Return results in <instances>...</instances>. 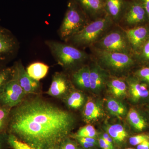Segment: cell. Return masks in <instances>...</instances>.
Instances as JSON below:
<instances>
[{
	"instance_id": "1",
	"label": "cell",
	"mask_w": 149,
	"mask_h": 149,
	"mask_svg": "<svg viewBox=\"0 0 149 149\" xmlns=\"http://www.w3.org/2000/svg\"><path fill=\"white\" fill-rule=\"evenodd\" d=\"M74 123L69 112L35 98L11 109L6 132L35 149H48L68 138Z\"/></svg>"
},
{
	"instance_id": "2",
	"label": "cell",
	"mask_w": 149,
	"mask_h": 149,
	"mask_svg": "<svg viewBox=\"0 0 149 149\" xmlns=\"http://www.w3.org/2000/svg\"><path fill=\"white\" fill-rule=\"evenodd\" d=\"M113 20L106 14L88 23L83 29L75 34L70 40L77 45L86 46L95 44L98 41L111 26Z\"/></svg>"
},
{
	"instance_id": "3",
	"label": "cell",
	"mask_w": 149,
	"mask_h": 149,
	"mask_svg": "<svg viewBox=\"0 0 149 149\" xmlns=\"http://www.w3.org/2000/svg\"><path fill=\"white\" fill-rule=\"evenodd\" d=\"M86 13L75 0H70L60 28L59 33L63 40L71 39L87 23Z\"/></svg>"
},
{
	"instance_id": "4",
	"label": "cell",
	"mask_w": 149,
	"mask_h": 149,
	"mask_svg": "<svg viewBox=\"0 0 149 149\" xmlns=\"http://www.w3.org/2000/svg\"><path fill=\"white\" fill-rule=\"evenodd\" d=\"M47 44L58 63L65 67L80 63L88 56L85 52L72 46L55 41H48Z\"/></svg>"
},
{
	"instance_id": "5",
	"label": "cell",
	"mask_w": 149,
	"mask_h": 149,
	"mask_svg": "<svg viewBox=\"0 0 149 149\" xmlns=\"http://www.w3.org/2000/svg\"><path fill=\"white\" fill-rule=\"evenodd\" d=\"M96 49L109 52L132 53L124 30H116L107 33L95 43Z\"/></svg>"
},
{
	"instance_id": "6",
	"label": "cell",
	"mask_w": 149,
	"mask_h": 149,
	"mask_svg": "<svg viewBox=\"0 0 149 149\" xmlns=\"http://www.w3.org/2000/svg\"><path fill=\"white\" fill-rule=\"evenodd\" d=\"M100 62L108 68L118 72L127 70L135 64L131 54L109 52L96 49Z\"/></svg>"
},
{
	"instance_id": "7",
	"label": "cell",
	"mask_w": 149,
	"mask_h": 149,
	"mask_svg": "<svg viewBox=\"0 0 149 149\" xmlns=\"http://www.w3.org/2000/svg\"><path fill=\"white\" fill-rule=\"evenodd\" d=\"M25 95L19 83L15 68L13 77L6 84L0 95V106L12 109L22 102Z\"/></svg>"
},
{
	"instance_id": "8",
	"label": "cell",
	"mask_w": 149,
	"mask_h": 149,
	"mask_svg": "<svg viewBox=\"0 0 149 149\" xmlns=\"http://www.w3.org/2000/svg\"><path fill=\"white\" fill-rule=\"evenodd\" d=\"M120 19L128 28L149 24L148 15L141 0L128 1Z\"/></svg>"
},
{
	"instance_id": "9",
	"label": "cell",
	"mask_w": 149,
	"mask_h": 149,
	"mask_svg": "<svg viewBox=\"0 0 149 149\" xmlns=\"http://www.w3.org/2000/svg\"><path fill=\"white\" fill-rule=\"evenodd\" d=\"M18 43L16 38L8 29L0 26V65L11 59L16 53Z\"/></svg>"
},
{
	"instance_id": "10",
	"label": "cell",
	"mask_w": 149,
	"mask_h": 149,
	"mask_svg": "<svg viewBox=\"0 0 149 149\" xmlns=\"http://www.w3.org/2000/svg\"><path fill=\"white\" fill-rule=\"evenodd\" d=\"M124 31L132 53L136 55L149 38V24L128 28Z\"/></svg>"
},
{
	"instance_id": "11",
	"label": "cell",
	"mask_w": 149,
	"mask_h": 149,
	"mask_svg": "<svg viewBox=\"0 0 149 149\" xmlns=\"http://www.w3.org/2000/svg\"><path fill=\"white\" fill-rule=\"evenodd\" d=\"M17 74L19 83L26 95L36 93L40 88V83L33 79L27 74L26 70L20 62L14 65Z\"/></svg>"
},
{
	"instance_id": "12",
	"label": "cell",
	"mask_w": 149,
	"mask_h": 149,
	"mask_svg": "<svg viewBox=\"0 0 149 149\" xmlns=\"http://www.w3.org/2000/svg\"><path fill=\"white\" fill-rule=\"evenodd\" d=\"M129 93L133 101L137 102L149 97L148 85L137 78L129 79Z\"/></svg>"
},
{
	"instance_id": "13",
	"label": "cell",
	"mask_w": 149,
	"mask_h": 149,
	"mask_svg": "<svg viewBox=\"0 0 149 149\" xmlns=\"http://www.w3.org/2000/svg\"><path fill=\"white\" fill-rule=\"evenodd\" d=\"M85 13L97 18L106 14L105 2L102 0H75Z\"/></svg>"
},
{
	"instance_id": "14",
	"label": "cell",
	"mask_w": 149,
	"mask_h": 149,
	"mask_svg": "<svg viewBox=\"0 0 149 149\" xmlns=\"http://www.w3.org/2000/svg\"><path fill=\"white\" fill-rule=\"evenodd\" d=\"M91 90L94 93L100 92L106 83L108 75L100 65H95L90 68Z\"/></svg>"
},
{
	"instance_id": "15",
	"label": "cell",
	"mask_w": 149,
	"mask_h": 149,
	"mask_svg": "<svg viewBox=\"0 0 149 149\" xmlns=\"http://www.w3.org/2000/svg\"><path fill=\"white\" fill-rule=\"evenodd\" d=\"M127 1L126 0H105V10L113 21L120 20L124 13Z\"/></svg>"
},
{
	"instance_id": "16",
	"label": "cell",
	"mask_w": 149,
	"mask_h": 149,
	"mask_svg": "<svg viewBox=\"0 0 149 149\" xmlns=\"http://www.w3.org/2000/svg\"><path fill=\"white\" fill-rule=\"evenodd\" d=\"M68 84L63 74L56 73L53 77L52 80L47 94L52 97H58L63 95L67 91Z\"/></svg>"
},
{
	"instance_id": "17",
	"label": "cell",
	"mask_w": 149,
	"mask_h": 149,
	"mask_svg": "<svg viewBox=\"0 0 149 149\" xmlns=\"http://www.w3.org/2000/svg\"><path fill=\"white\" fill-rule=\"evenodd\" d=\"M104 111L100 104L89 100L84 107L83 118L86 122L95 121L102 117Z\"/></svg>"
},
{
	"instance_id": "18",
	"label": "cell",
	"mask_w": 149,
	"mask_h": 149,
	"mask_svg": "<svg viewBox=\"0 0 149 149\" xmlns=\"http://www.w3.org/2000/svg\"><path fill=\"white\" fill-rule=\"evenodd\" d=\"M90 71L89 66L81 68L72 74L73 82L79 88L84 90H91Z\"/></svg>"
},
{
	"instance_id": "19",
	"label": "cell",
	"mask_w": 149,
	"mask_h": 149,
	"mask_svg": "<svg viewBox=\"0 0 149 149\" xmlns=\"http://www.w3.org/2000/svg\"><path fill=\"white\" fill-rule=\"evenodd\" d=\"M129 123L134 129L138 131H142L148 126L146 120L138 111L130 109L127 114Z\"/></svg>"
},
{
	"instance_id": "20",
	"label": "cell",
	"mask_w": 149,
	"mask_h": 149,
	"mask_svg": "<svg viewBox=\"0 0 149 149\" xmlns=\"http://www.w3.org/2000/svg\"><path fill=\"white\" fill-rule=\"evenodd\" d=\"M49 66L41 62H35L27 68V74L34 80L39 81L45 77L49 70Z\"/></svg>"
},
{
	"instance_id": "21",
	"label": "cell",
	"mask_w": 149,
	"mask_h": 149,
	"mask_svg": "<svg viewBox=\"0 0 149 149\" xmlns=\"http://www.w3.org/2000/svg\"><path fill=\"white\" fill-rule=\"evenodd\" d=\"M107 131L113 142L118 144L123 143L128 136L125 128L120 124L109 125L107 128Z\"/></svg>"
},
{
	"instance_id": "22",
	"label": "cell",
	"mask_w": 149,
	"mask_h": 149,
	"mask_svg": "<svg viewBox=\"0 0 149 149\" xmlns=\"http://www.w3.org/2000/svg\"><path fill=\"white\" fill-rule=\"evenodd\" d=\"M111 93L116 97H122L125 95L127 87L126 83L122 79L114 78L107 83Z\"/></svg>"
},
{
	"instance_id": "23",
	"label": "cell",
	"mask_w": 149,
	"mask_h": 149,
	"mask_svg": "<svg viewBox=\"0 0 149 149\" xmlns=\"http://www.w3.org/2000/svg\"><path fill=\"white\" fill-rule=\"evenodd\" d=\"M107 108L112 115L119 118L123 117L127 112L125 106L121 102L114 99L108 100Z\"/></svg>"
},
{
	"instance_id": "24",
	"label": "cell",
	"mask_w": 149,
	"mask_h": 149,
	"mask_svg": "<svg viewBox=\"0 0 149 149\" xmlns=\"http://www.w3.org/2000/svg\"><path fill=\"white\" fill-rule=\"evenodd\" d=\"M15 72L14 65L11 67L0 65V95L6 84L12 79Z\"/></svg>"
},
{
	"instance_id": "25",
	"label": "cell",
	"mask_w": 149,
	"mask_h": 149,
	"mask_svg": "<svg viewBox=\"0 0 149 149\" xmlns=\"http://www.w3.org/2000/svg\"><path fill=\"white\" fill-rule=\"evenodd\" d=\"M84 101L85 98L83 94L78 91H74L68 98L67 103L70 108L77 109L83 105Z\"/></svg>"
},
{
	"instance_id": "26",
	"label": "cell",
	"mask_w": 149,
	"mask_h": 149,
	"mask_svg": "<svg viewBox=\"0 0 149 149\" xmlns=\"http://www.w3.org/2000/svg\"><path fill=\"white\" fill-rule=\"evenodd\" d=\"M11 109L6 107L0 106V133L6 132Z\"/></svg>"
},
{
	"instance_id": "27",
	"label": "cell",
	"mask_w": 149,
	"mask_h": 149,
	"mask_svg": "<svg viewBox=\"0 0 149 149\" xmlns=\"http://www.w3.org/2000/svg\"><path fill=\"white\" fill-rule=\"evenodd\" d=\"M97 135V131L94 126L88 125L80 128L72 137H89L96 139Z\"/></svg>"
},
{
	"instance_id": "28",
	"label": "cell",
	"mask_w": 149,
	"mask_h": 149,
	"mask_svg": "<svg viewBox=\"0 0 149 149\" xmlns=\"http://www.w3.org/2000/svg\"><path fill=\"white\" fill-rule=\"evenodd\" d=\"M8 142L11 149H35L29 144L24 143L11 134H9Z\"/></svg>"
},
{
	"instance_id": "29",
	"label": "cell",
	"mask_w": 149,
	"mask_h": 149,
	"mask_svg": "<svg viewBox=\"0 0 149 149\" xmlns=\"http://www.w3.org/2000/svg\"><path fill=\"white\" fill-rule=\"evenodd\" d=\"M135 56L139 61L149 63V38Z\"/></svg>"
},
{
	"instance_id": "30",
	"label": "cell",
	"mask_w": 149,
	"mask_h": 149,
	"mask_svg": "<svg viewBox=\"0 0 149 149\" xmlns=\"http://www.w3.org/2000/svg\"><path fill=\"white\" fill-rule=\"evenodd\" d=\"M135 74L136 78L149 86V66L141 68L136 71Z\"/></svg>"
},
{
	"instance_id": "31",
	"label": "cell",
	"mask_w": 149,
	"mask_h": 149,
	"mask_svg": "<svg viewBox=\"0 0 149 149\" xmlns=\"http://www.w3.org/2000/svg\"><path fill=\"white\" fill-rule=\"evenodd\" d=\"M129 143L133 146H137L144 141L149 140V135L145 134H141L130 137Z\"/></svg>"
},
{
	"instance_id": "32",
	"label": "cell",
	"mask_w": 149,
	"mask_h": 149,
	"mask_svg": "<svg viewBox=\"0 0 149 149\" xmlns=\"http://www.w3.org/2000/svg\"><path fill=\"white\" fill-rule=\"evenodd\" d=\"M78 148L77 141H73L69 137L61 142L58 146V149H77Z\"/></svg>"
},
{
	"instance_id": "33",
	"label": "cell",
	"mask_w": 149,
	"mask_h": 149,
	"mask_svg": "<svg viewBox=\"0 0 149 149\" xmlns=\"http://www.w3.org/2000/svg\"><path fill=\"white\" fill-rule=\"evenodd\" d=\"M8 137L9 134L6 132L0 133V149H11Z\"/></svg>"
},
{
	"instance_id": "34",
	"label": "cell",
	"mask_w": 149,
	"mask_h": 149,
	"mask_svg": "<svg viewBox=\"0 0 149 149\" xmlns=\"http://www.w3.org/2000/svg\"><path fill=\"white\" fill-rule=\"evenodd\" d=\"M98 143L100 147L102 149H113L102 137L99 139Z\"/></svg>"
},
{
	"instance_id": "35",
	"label": "cell",
	"mask_w": 149,
	"mask_h": 149,
	"mask_svg": "<svg viewBox=\"0 0 149 149\" xmlns=\"http://www.w3.org/2000/svg\"><path fill=\"white\" fill-rule=\"evenodd\" d=\"M102 138L105 140L107 143H108L111 147L113 149H114V147H113V140L112 139L111 137L107 133H104L103 135L102 136Z\"/></svg>"
},
{
	"instance_id": "36",
	"label": "cell",
	"mask_w": 149,
	"mask_h": 149,
	"mask_svg": "<svg viewBox=\"0 0 149 149\" xmlns=\"http://www.w3.org/2000/svg\"><path fill=\"white\" fill-rule=\"evenodd\" d=\"M141 1L148 15L149 24V0H141Z\"/></svg>"
},
{
	"instance_id": "37",
	"label": "cell",
	"mask_w": 149,
	"mask_h": 149,
	"mask_svg": "<svg viewBox=\"0 0 149 149\" xmlns=\"http://www.w3.org/2000/svg\"><path fill=\"white\" fill-rule=\"evenodd\" d=\"M137 149H149V140H147L137 146Z\"/></svg>"
},
{
	"instance_id": "38",
	"label": "cell",
	"mask_w": 149,
	"mask_h": 149,
	"mask_svg": "<svg viewBox=\"0 0 149 149\" xmlns=\"http://www.w3.org/2000/svg\"><path fill=\"white\" fill-rule=\"evenodd\" d=\"M48 149H58V147H52Z\"/></svg>"
},
{
	"instance_id": "39",
	"label": "cell",
	"mask_w": 149,
	"mask_h": 149,
	"mask_svg": "<svg viewBox=\"0 0 149 149\" xmlns=\"http://www.w3.org/2000/svg\"><path fill=\"white\" fill-rule=\"evenodd\" d=\"M125 149H134L133 148H126Z\"/></svg>"
},
{
	"instance_id": "40",
	"label": "cell",
	"mask_w": 149,
	"mask_h": 149,
	"mask_svg": "<svg viewBox=\"0 0 149 149\" xmlns=\"http://www.w3.org/2000/svg\"><path fill=\"white\" fill-rule=\"evenodd\" d=\"M102 1H104L105 2V0H102Z\"/></svg>"
},
{
	"instance_id": "41",
	"label": "cell",
	"mask_w": 149,
	"mask_h": 149,
	"mask_svg": "<svg viewBox=\"0 0 149 149\" xmlns=\"http://www.w3.org/2000/svg\"></svg>"
}]
</instances>
